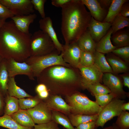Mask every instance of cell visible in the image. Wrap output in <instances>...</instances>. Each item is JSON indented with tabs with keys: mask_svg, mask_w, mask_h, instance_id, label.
Returning a JSON list of instances; mask_svg holds the SVG:
<instances>
[{
	"mask_svg": "<svg viewBox=\"0 0 129 129\" xmlns=\"http://www.w3.org/2000/svg\"><path fill=\"white\" fill-rule=\"evenodd\" d=\"M10 116L17 123L24 127L33 129L35 125L31 115L27 110L19 109Z\"/></svg>",
	"mask_w": 129,
	"mask_h": 129,
	"instance_id": "44dd1931",
	"label": "cell"
},
{
	"mask_svg": "<svg viewBox=\"0 0 129 129\" xmlns=\"http://www.w3.org/2000/svg\"><path fill=\"white\" fill-rule=\"evenodd\" d=\"M43 100L37 95L26 98L18 99L19 109L27 110L34 108Z\"/></svg>",
	"mask_w": 129,
	"mask_h": 129,
	"instance_id": "d6a6232c",
	"label": "cell"
},
{
	"mask_svg": "<svg viewBox=\"0 0 129 129\" xmlns=\"http://www.w3.org/2000/svg\"><path fill=\"white\" fill-rule=\"evenodd\" d=\"M27 110L35 124H44L52 120L51 109L43 100L34 108Z\"/></svg>",
	"mask_w": 129,
	"mask_h": 129,
	"instance_id": "30bf717a",
	"label": "cell"
},
{
	"mask_svg": "<svg viewBox=\"0 0 129 129\" xmlns=\"http://www.w3.org/2000/svg\"><path fill=\"white\" fill-rule=\"evenodd\" d=\"M30 50V56H40L55 53L60 54L51 38L41 30L35 32L32 35Z\"/></svg>",
	"mask_w": 129,
	"mask_h": 129,
	"instance_id": "5b68a950",
	"label": "cell"
},
{
	"mask_svg": "<svg viewBox=\"0 0 129 129\" xmlns=\"http://www.w3.org/2000/svg\"><path fill=\"white\" fill-rule=\"evenodd\" d=\"M128 2L125 3L122 5L120 12L122 15L126 17L129 16V3Z\"/></svg>",
	"mask_w": 129,
	"mask_h": 129,
	"instance_id": "7bdbcfd3",
	"label": "cell"
},
{
	"mask_svg": "<svg viewBox=\"0 0 129 129\" xmlns=\"http://www.w3.org/2000/svg\"><path fill=\"white\" fill-rule=\"evenodd\" d=\"M14 16L9 9L0 2V20L5 21L7 19L11 18Z\"/></svg>",
	"mask_w": 129,
	"mask_h": 129,
	"instance_id": "ab89813d",
	"label": "cell"
},
{
	"mask_svg": "<svg viewBox=\"0 0 129 129\" xmlns=\"http://www.w3.org/2000/svg\"><path fill=\"white\" fill-rule=\"evenodd\" d=\"M37 95L42 100L45 99L47 98L49 95V92L48 90L42 91Z\"/></svg>",
	"mask_w": 129,
	"mask_h": 129,
	"instance_id": "681fc988",
	"label": "cell"
},
{
	"mask_svg": "<svg viewBox=\"0 0 129 129\" xmlns=\"http://www.w3.org/2000/svg\"><path fill=\"white\" fill-rule=\"evenodd\" d=\"M83 4L90 11L92 17L96 20L102 22L107 12V10L103 8L97 0H81Z\"/></svg>",
	"mask_w": 129,
	"mask_h": 129,
	"instance_id": "2e32d148",
	"label": "cell"
},
{
	"mask_svg": "<svg viewBox=\"0 0 129 129\" xmlns=\"http://www.w3.org/2000/svg\"><path fill=\"white\" fill-rule=\"evenodd\" d=\"M34 8L37 10L42 18H43L46 17L44 12V6L46 0H31Z\"/></svg>",
	"mask_w": 129,
	"mask_h": 129,
	"instance_id": "f35d334b",
	"label": "cell"
},
{
	"mask_svg": "<svg viewBox=\"0 0 129 129\" xmlns=\"http://www.w3.org/2000/svg\"><path fill=\"white\" fill-rule=\"evenodd\" d=\"M96 121H91L81 124L75 128V129H95Z\"/></svg>",
	"mask_w": 129,
	"mask_h": 129,
	"instance_id": "b9f144b4",
	"label": "cell"
},
{
	"mask_svg": "<svg viewBox=\"0 0 129 129\" xmlns=\"http://www.w3.org/2000/svg\"><path fill=\"white\" fill-rule=\"evenodd\" d=\"M5 21L0 20V28L1 27Z\"/></svg>",
	"mask_w": 129,
	"mask_h": 129,
	"instance_id": "f5cc1de1",
	"label": "cell"
},
{
	"mask_svg": "<svg viewBox=\"0 0 129 129\" xmlns=\"http://www.w3.org/2000/svg\"><path fill=\"white\" fill-rule=\"evenodd\" d=\"M98 114L87 115L72 114L70 116L69 120L72 125L76 127L79 124L91 121H96Z\"/></svg>",
	"mask_w": 129,
	"mask_h": 129,
	"instance_id": "f546056e",
	"label": "cell"
},
{
	"mask_svg": "<svg viewBox=\"0 0 129 129\" xmlns=\"http://www.w3.org/2000/svg\"><path fill=\"white\" fill-rule=\"evenodd\" d=\"M112 31L111 27L106 34L96 43L95 50L104 54L111 53L116 48L112 44L111 40Z\"/></svg>",
	"mask_w": 129,
	"mask_h": 129,
	"instance_id": "ffe728a7",
	"label": "cell"
},
{
	"mask_svg": "<svg viewBox=\"0 0 129 129\" xmlns=\"http://www.w3.org/2000/svg\"><path fill=\"white\" fill-rule=\"evenodd\" d=\"M5 103L4 114L10 116L19 109L18 99L8 94L4 97Z\"/></svg>",
	"mask_w": 129,
	"mask_h": 129,
	"instance_id": "83f0119b",
	"label": "cell"
},
{
	"mask_svg": "<svg viewBox=\"0 0 129 129\" xmlns=\"http://www.w3.org/2000/svg\"><path fill=\"white\" fill-rule=\"evenodd\" d=\"M25 62L31 66L34 78L37 77L43 70L51 66L60 65L69 67H72L64 61L61 54L55 53L40 56H30Z\"/></svg>",
	"mask_w": 129,
	"mask_h": 129,
	"instance_id": "8992f818",
	"label": "cell"
},
{
	"mask_svg": "<svg viewBox=\"0 0 129 129\" xmlns=\"http://www.w3.org/2000/svg\"><path fill=\"white\" fill-rule=\"evenodd\" d=\"M95 101L102 108L109 103L113 99L116 98V95L112 92L94 96Z\"/></svg>",
	"mask_w": 129,
	"mask_h": 129,
	"instance_id": "8d00e7d4",
	"label": "cell"
},
{
	"mask_svg": "<svg viewBox=\"0 0 129 129\" xmlns=\"http://www.w3.org/2000/svg\"><path fill=\"white\" fill-rule=\"evenodd\" d=\"M111 40L116 48L129 46V31L123 29L118 31L111 36Z\"/></svg>",
	"mask_w": 129,
	"mask_h": 129,
	"instance_id": "603a6c76",
	"label": "cell"
},
{
	"mask_svg": "<svg viewBox=\"0 0 129 129\" xmlns=\"http://www.w3.org/2000/svg\"><path fill=\"white\" fill-rule=\"evenodd\" d=\"M81 50L77 43L63 45L61 54L64 61L71 66L78 68L80 66Z\"/></svg>",
	"mask_w": 129,
	"mask_h": 129,
	"instance_id": "8fae6325",
	"label": "cell"
},
{
	"mask_svg": "<svg viewBox=\"0 0 129 129\" xmlns=\"http://www.w3.org/2000/svg\"><path fill=\"white\" fill-rule=\"evenodd\" d=\"M52 120L57 124L62 125L66 129H75L69 119L57 111H52Z\"/></svg>",
	"mask_w": 129,
	"mask_h": 129,
	"instance_id": "836d02e7",
	"label": "cell"
},
{
	"mask_svg": "<svg viewBox=\"0 0 129 129\" xmlns=\"http://www.w3.org/2000/svg\"><path fill=\"white\" fill-rule=\"evenodd\" d=\"M38 84L45 85L48 90L51 88L57 91L64 89L82 88V77L78 68L60 65L49 67L37 77Z\"/></svg>",
	"mask_w": 129,
	"mask_h": 129,
	"instance_id": "3957f363",
	"label": "cell"
},
{
	"mask_svg": "<svg viewBox=\"0 0 129 129\" xmlns=\"http://www.w3.org/2000/svg\"><path fill=\"white\" fill-rule=\"evenodd\" d=\"M41 30L47 34L51 38L56 48L61 54L63 45L61 43L58 38L56 32L53 28L52 20L49 16H46L40 19L39 22Z\"/></svg>",
	"mask_w": 129,
	"mask_h": 129,
	"instance_id": "9a60e30c",
	"label": "cell"
},
{
	"mask_svg": "<svg viewBox=\"0 0 129 129\" xmlns=\"http://www.w3.org/2000/svg\"><path fill=\"white\" fill-rule=\"evenodd\" d=\"M123 111H126V110H129V102L124 103L122 107Z\"/></svg>",
	"mask_w": 129,
	"mask_h": 129,
	"instance_id": "f907efd6",
	"label": "cell"
},
{
	"mask_svg": "<svg viewBox=\"0 0 129 129\" xmlns=\"http://www.w3.org/2000/svg\"><path fill=\"white\" fill-rule=\"evenodd\" d=\"M112 126H113L112 129H120L116 125L115 123H114L113 124Z\"/></svg>",
	"mask_w": 129,
	"mask_h": 129,
	"instance_id": "816d5d0a",
	"label": "cell"
},
{
	"mask_svg": "<svg viewBox=\"0 0 129 129\" xmlns=\"http://www.w3.org/2000/svg\"><path fill=\"white\" fill-rule=\"evenodd\" d=\"M98 1L102 7L107 10V9L109 8L111 5L112 0H100Z\"/></svg>",
	"mask_w": 129,
	"mask_h": 129,
	"instance_id": "bcb514c9",
	"label": "cell"
},
{
	"mask_svg": "<svg viewBox=\"0 0 129 129\" xmlns=\"http://www.w3.org/2000/svg\"><path fill=\"white\" fill-rule=\"evenodd\" d=\"M4 97L0 92V116L4 114Z\"/></svg>",
	"mask_w": 129,
	"mask_h": 129,
	"instance_id": "7dc6e473",
	"label": "cell"
},
{
	"mask_svg": "<svg viewBox=\"0 0 129 129\" xmlns=\"http://www.w3.org/2000/svg\"><path fill=\"white\" fill-rule=\"evenodd\" d=\"M6 60L9 77H15L18 75H24L30 80H35L31 66L25 62H19L11 59Z\"/></svg>",
	"mask_w": 129,
	"mask_h": 129,
	"instance_id": "7c38bea8",
	"label": "cell"
},
{
	"mask_svg": "<svg viewBox=\"0 0 129 129\" xmlns=\"http://www.w3.org/2000/svg\"><path fill=\"white\" fill-rule=\"evenodd\" d=\"M61 8V29L65 44L77 43L87 30L91 15L81 0H71Z\"/></svg>",
	"mask_w": 129,
	"mask_h": 129,
	"instance_id": "6da1fadb",
	"label": "cell"
},
{
	"mask_svg": "<svg viewBox=\"0 0 129 129\" xmlns=\"http://www.w3.org/2000/svg\"><path fill=\"white\" fill-rule=\"evenodd\" d=\"M3 58L0 55V64L1 63V61L3 59Z\"/></svg>",
	"mask_w": 129,
	"mask_h": 129,
	"instance_id": "11a10c76",
	"label": "cell"
},
{
	"mask_svg": "<svg viewBox=\"0 0 129 129\" xmlns=\"http://www.w3.org/2000/svg\"><path fill=\"white\" fill-rule=\"evenodd\" d=\"M129 1L128 0H112L107 15L102 22L112 24L115 18L120 13L122 5Z\"/></svg>",
	"mask_w": 129,
	"mask_h": 129,
	"instance_id": "d4e9b609",
	"label": "cell"
},
{
	"mask_svg": "<svg viewBox=\"0 0 129 129\" xmlns=\"http://www.w3.org/2000/svg\"><path fill=\"white\" fill-rule=\"evenodd\" d=\"M72 108L73 114L87 115L98 114L102 108L95 101L90 99L84 94L76 92L67 97Z\"/></svg>",
	"mask_w": 129,
	"mask_h": 129,
	"instance_id": "277c9868",
	"label": "cell"
},
{
	"mask_svg": "<svg viewBox=\"0 0 129 129\" xmlns=\"http://www.w3.org/2000/svg\"><path fill=\"white\" fill-rule=\"evenodd\" d=\"M48 99L45 102L51 109L67 114L71 112L72 107L67 104L60 96L54 95Z\"/></svg>",
	"mask_w": 129,
	"mask_h": 129,
	"instance_id": "ac0fdd59",
	"label": "cell"
},
{
	"mask_svg": "<svg viewBox=\"0 0 129 129\" xmlns=\"http://www.w3.org/2000/svg\"><path fill=\"white\" fill-rule=\"evenodd\" d=\"M94 64L103 73H113L112 69L107 62L105 54L96 51L94 53Z\"/></svg>",
	"mask_w": 129,
	"mask_h": 129,
	"instance_id": "4316f807",
	"label": "cell"
},
{
	"mask_svg": "<svg viewBox=\"0 0 129 129\" xmlns=\"http://www.w3.org/2000/svg\"><path fill=\"white\" fill-rule=\"evenodd\" d=\"M77 43L82 51L94 53L96 51V43L88 30L79 39Z\"/></svg>",
	"mask_w": 129,
	"mask_h": 129,
	"instance_id": "7402d4cb",
	"label": "cell"
},
{
	"mask_svg": "<svg viewBox=\"0 0 129 129\" xmlns=\"http://www.w3.org/2000/svg\"><path fill=\"white\" fill-rule=\"evenodd\" d=\"M78 68L82 77L81 86L83 84L100 83L102 81L103 73L94 64L87 67L80 65Z\"/></svg>",
	"mask_w": 129,
	"mask_h": 129,
	"instance_id": "4fadbf2b",
	"label": "cell"
},
{
	"mask_svg": "<svg viewBox=\"0 0 129 129\" xmlns=\"http://www.w3.org/2000/svg\"><path fill=\"white\" fill-rule=\"evenodd\" d=\"M37 17L35 13L24 15H15L11 19L17 28L23 32L29 33V28L31 24L33 23Z\"/></svg>",
	"mask_w": 129,
	"mask_h": 129,
	"instance_id": "e0dca14e",
	"label": "cell"
},
{
	"mask_svg": "<svg viewBox=\"0 0 129 129\" xmlns=\"http://www.w3.org/2000/svg\"><path fill=\"white\" fill-rule=\"evenodd\" d=\"M120 58L122 59L126 62L129 61V46L116 48L112 52Z\"/></svg>",
	"mask_w": 129,
	"mask_h": 129,
	"instance_id": "74e56055",
	"label": "cell"
},
{
	"mask_svg": "<svg viewBox=\"0 0 129 129\" xmlns=\"http://www.w3.org/2000/svg\"><path fill=\"white\" fill-rule=\"evenodd\" d=\"M102 81L107 87L111 92L114 94L116 98L124 100L129 97V93L125 91L123 89V83L118 76L111 73L103 74Z\"/></svg>",
	"mask_w": 129,
	"mask_h": 129,
	"instance_id": "ba28073f",
	"label": "cell"
},
{
	"mask_svg": "<svg viewBox=\"0 0 129 129\" xmlns=\"http://www.w3.org/2000/svg\"><path fill=\"white\" fill-rule=\"evenodd\" d=\"M94 53L81 51L80 59V65L87 67L94 64Z\"/></svg>",
	"mask_w": 129,
	"mask_h": 129,
	"instance_id": "d590c367",
	"label": "cell"
},
{
	"mask_svg": "<svg viewBox=\"0 0 129 129\" xmlns=\"http://www.w3.org/2000/svg\"><path fill=\"white\" fill-rule=\"evenodd\" d=\"M115 123L120 129H129V113L122 111Z\"/></svg>",
	"mask_w": 129,
	"mask_h": 129,
	"instance_id": "e575fe53",
	"label": "cell"
},
{
	"mask_svg": "<svg viewBox=\"0 0 129 129\" xmlns=\"http://www.w3.org/2000/svg\"><path fill=\"white\" fill-rule=\"evenodd\" d=\"M9 78L6 66V60L3 59L0 64V92L4 97L7 94Z\"/></svg>",
	"mask_w": 129,
	"mask_h": 129,
	"instance_id": "484cf974",
	"label": "cell"
},
{
	"mask_svg": "<svg viewBox=\"0 0 129 129\" xmlns=\"http://www.w3.org/2000/svg\"><path fill=\"white\" fill-rule=\"evenodd\" d=\"M106 59L113 70V74L127 73L129 67L126 62L111 53L108 54Z\"/></svg>",
	"mask_w": 129,
	"mask_h": 129,
	"instance_id": "d6986e66",
	"label": "cell"
},
{
	"mask_svg": "<svg viewBox=\"0 0 129 129\" xmlns=\"http://www.w3.org/2000/svg\"><path fill=\"white\" fill-rule=\"evenodd\" d=\"M33 129H59V128L58 124L52 120L46 123L35 124Z\"/></svg>",
	"mask_w": 129,
	"mask_h": 129,
	"instance_id": "60d3db41",
	"label": "cell"
},
{
	"mask_svg": "<svg viewBox=\"0 0 129 129\" xmlns=\"http://www.w3.org/2000/svg\"><path fill=\"white\" fill-rule=\"evenodd\" d=\"M129 26V18L123 16L120 13L115 18L111 24V28L112 31V34Z\"/></svg>",
	"mask_w": 129,
	"mask_h": 129,
	"instance_id": "1f68e13d",
	"label": "cell"
},
{
	"mask_svg": "<svg viewBox=\"0 0 129 129\" xmlns=\"http://www.w3.org/2000/svg\"><path fill=\"white\" fill-rule=\"evenodd\" d=\"M123 80V84L125 86L129 88V75L128 72L124 73L120 75Z\"/></svg>",
	"mask_w": 129,
	"mask_h": 129,
	"instance_id": "f6af8a7d",
	"label": "cell"
},
{
	"mask_svg": "<svg viewBox=\"0 0 129 129\" xmlns=\"http://www.w3.org/2000/svg\"><path fill=\"white\" fill-rule=\"evenodd\" d=\"M125 102L126 101L124 100L115 98L102 108L96 121V127H103L108 121L119 115L123 111L122 106Z\"/></svg>",
	"mask_w": 129,
	"mask_h": 129,
	"instance_id": "52a82bcc",
	"label": "cell"
},
{
	"mask_svg": "<svg viewBox=\"0 0 129 129\" xmlns=\"http://www.w3.org/2000/svg\"><path fill=\"white\" fill-rule=\"evenodd\" d=\"M48 90L46 86L44 84L42 83L38 84L36 87L35 91L37 94L44 91Z\"/></svg>",
	"mask_w": 129,
	"mask_h": 129,
	"instance_id": "c3c4849f",
	"label": "cell"
},
{
	"mask_svg": "<svg viewBox=\"0 0 129 129\" xmlns=\"http://www.w3.org/2000/svg\"><path fill=\"white\" fill-rule=\"evenodd\" d=\"M81 87L83 89H87L94 96L111 92L107 87L104 84H101L100 82L83 84L81 85Z\"/></svg>",
	"mask_w": 129,
	"mask_h": 129,
	"instance_id": "f1b7e54d",
	"label": "cell"
},
{
	"mask_svg": "<svg viewBox=\"0 0 129 129\" xmlns=\"http://www.w3.org/2000/svg\"><path fill=\"white\" fill-rule=\"evenodd\" d=\"M32 35L20 31L12 20L5 21L0 28V55L6 59L25 62L30 56Z\"/></svg>",
	"mask_w": 129,
	"mask_h": 129,
	"instance_id": "7a4b0ae2",
	"label": "cell"
},
{
	"mask_svg": "<svg viewBox=\"0 0 129 129\" xmlns=\"http://www.w3.org/2000/svg\"><path fill=\"white\" fill-rule=\"evenodd\" d=\"M0 2L15 15H24L34 12L31 0H0Z\"/></svg>",
	"mask_w": 129,
	"mask_h": 129,
	"instance_id": "9c48e42d",
	"label": "cell"
},
{
	"mask_svg": "<svg viewBox=\"0 0 129 129\" xmlns=\"http://www.w3.org/2000/svg\"><path fill=\"white\" fill-rule=\"evenodd\" d=\"M0 126L9 129H33L20 125L10 116L5 115L0 116Z\"/></svg>",
	"mask_w": 129,
	"mask_h": 129,
	"instance_id": "4dcf8cb0",
	"label": "cell"
},
{
	"mask_svg": "<svg viewBox=\"0 0 129 129\" xmlns=\"http://www.w3.org/2000/svg\"><path fill=\"white\" fill-rule=\"evenodd\" d=\"M71 0H52V5L57 7H61L70 1Z\"/></svg>",
	"mask_w": 129,
	"mask_h": 129,
	"instance_id": "ee69618b",
	"label": "cell"
},
{
	"mask_svg": "<svg viewBox=\"0 0 129 129\" xmlns=\"http://www.w3.org/2000/svg\"><path fill=\"white\" fill-rule=\"evenodd\" d=\"M7 94L18 99L33 96L26 92L16 84L15 77H9L7 85Z\"/></svg>",
	"mask_w": 129,
	"mask_h": 129,
	"instance_id": "cb8c5ba5",
	"label": "cell"
},
{
	"mask_svg": "<svg viewBox=\"0 0 129 129\" xmlns=\"http://www.w3.org/2000/svg\"><path fill=\"white\" fill-rule=\"evenodd\" d=\"M111 26V23L97 21L91 17L88 30L94 40L97 42L106 34Z\"/></svg>",
	"mask_w": 129,
	"mask_h": 129,
	"instance_id": "5bb4252c",
	"label": "cell"
},
{
	"mask_svg": "<svg viewBox=\"0 0 129 129\" xmlns=\"http://www.w3.org/2000/svg\"><path fill=\"white\" fill-rule=\"evenodd\" d=\"M113 126H109L108 127H106L103 128V129H112ZM95 129H97V128H96Z\"/></svg>",
	"mask_w": 129,
	"mask_h": 129,
	"instance_id": "db71d44e",
	"label": "cell"
}]
</instances>
